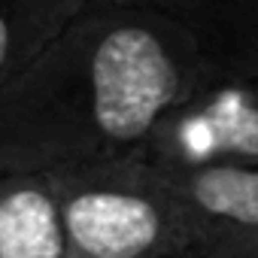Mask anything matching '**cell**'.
<instances>
[{
    "instance_id": "cell-6",
    "label": "cell",
    "mask_w": 258,
    "mask_h": 258,
    "mask_svg": "<svg viewBox=\"0 0 258 258\" xmlns=\"http://www.w3.org/2000/svg\"><path fill=\"white\" fill-rule=\"evenodd\" d=\"M0 258H73L49 173H0Z\"/></svg>"
},
{
    "instance_id": "cell-4",
    "label": "cell",
    "mask_w": 258,
    "mask_h": 258,
    "mask_svg": "<svg viewBox=\"0 0 258 258\" xmlns=\"http://www.w3.org/2000/svg\"><path fill=\"white\" fill-rule=\"evenodd\" d=\"M170 179L185 204L201 258H258V167H191Z\"/></svg>"
},
{
    "instance_id": "cell-5",
    "label": "cell",
    "mask_w": 258,
    "mask_h": 258,
    "mask_svg": "<svg viewBox=\"0 0 258 258\" xmlns=\"http://www.w3.org/2000/svg\"><path fill=\"white\" fill-rule=\"evenodd\" d=\"M179 25L222 76L258 79V0H109Z\"/></svg>"
},
{
    "instance_id": "cell-8",
    "label": "cell",
    "mask_w": 258,
    "mask_h": 258,
    "mask_svg": "<svg viewBox=\"0 0 258 258\" xmlns=\"http://www.w3.org/2000/svg\"><path fill=\"white\" fill-rule=\"evenodd\" d=\"M188 258H201V255H188Z\"/></svg>"
},
{
    "instance_id": "cell-1",
    "label": "cell",
    "mask_w": 258,
    "mask_h": 258,
    "mask_svg": "<svg viewBox=\"0 0 258 258\" xmlns=\"http://www.w3.org/2000/svg\"><path fill=\"white\" fill-rule=\"evenodd\" d=\"M216 76L204 49L170 19L91 0L0 91V173L143 158L158 124Z\"/></svg>"
},
{
    "instance_id": "cell-2",
    "label": "cell",
    "mask_w": 258,
    "mask_h": 258,
    "mask_svg": "<svg viewBox=\"0 0 258 258\" xmlns=\"http://www.w3.org/2000/svg\"><path fill=\"white\" fill-rule=\"evenodd\" d=\"M73 258H188L191 222L170 173L146 158L49 173Z\"/></svg>"
},
{
    "instance_id": "cell-3",
    "label": "cell",
    "mask_w": 258,
    "mask_h": 258,
    "mask_svg": "<svg viewBox=\"0 0 258 258\" xmlns=\"http://www.w3.org/2000/svg\"><path fill=\"white\" fill-rule=\"evenodd\" d=\"M143 158L167 173L216 164L258 167V79H210L158 124Z\"/></svg>"
},
{
    "instance_id": "cell-7",
    "label": "cell",
    "mask_w": 258,
    "mask_h": 258,
    "mask_svg": "<svg viewBox=\"0 0 258 258\" xmlns=\"http://www.w3.org/2000/svg\"><path fill=\"white\" fill-rule=\"evenodd\" d=\"M91 0H0V91L22 79Z\"/></svg>"
}]
</instances>
